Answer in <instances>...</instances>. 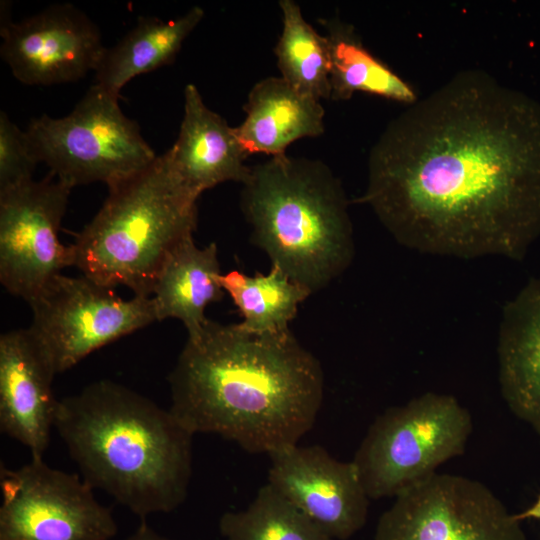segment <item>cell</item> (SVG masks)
Listing matches in <instances>:
<instances>
[{
	"label": "cell",
	"mask_w": 540,
	"mask_h": 540,
	"mask_svg": "<svg viewBox=\"0 0 540 540\" xmlns=\"http://www.w3.org/2000/svg\"><path fill=\"white\" fill-rule=\"evenodd\" d=\"M521 116L495 77L456 74L386 126L360 201L410 249L522 258L540 232V167Z\"/></svg>",
	"instance_id": "6da1fadb"
},
{
	"label": "cell",
	"mask_w": 540,
	"mask_h": 540,
	"mask_svg": "<svg viewBox=\"0 0 540 540\" xmlns=\"http://www.w3.org/2000/svg\"><path fill=\"white\" fill-rule=\"evenodd\" d=\"M173 415L251 453L298 444L324 397L319 360L288 330L251 332L207 320L188 335L168 376Z\"/></svg>",
	"instance_id": "7a4b0ae2"
},
{
	"label": "cell",
	"mask_w": 540,
	"mask_h": 540,
	"mask_svg": "<svg viewBox=\"0 0 540 540\" xmlns=\"http://www.w3.org/2000/svg\"><path fill=\"white\" fill-rule=\"evenodd\" d=\"M54 428L83 480L142 520L185 501L194 434L169 408L100 380L59 399Z\"/></svg>",
	"instance_id": "3957f363"
},
{
	"label": "cell",
	"mask_w": 540,
	"mask_h": 540,
	"mask_svg": "<svg viewBox=\"0 0 540 540\" xmlns=\"http://www.w3.org/2000/svg\"><path fill=\"white\" fill-rule=\"evenodd\" d=\"M348 206L341 181L325 163L286 154L251 166L240 196L251 242L311 293L353 260Z\"/></svg>",
	"instance_id": "277c9868"
},
{
	"label": "cell",
	"mask_w": 540,
	"mask_h": 540,
	"mask_svg": "<svg viewBox=\"0 0 540 540\" xmlns=\"http://www.w3.org/2000/svg\"><path fill=\"white\" fill-rule=\"evenodd\" d=\"M197 198L172 171L166 154L108 186V196L72 246L82 275L151 297L170 253L197 226Z\"/></svg>",
	"instance_id": "5b68a950"
},
{
	"label": "cell",
	"mask_w": 540,
	"mask_h": 540,
	"mask_svg": "<svg viewBox=\"0 0 540 540\" xmlns=\"http://www.w3.org/2000/svg\"><path fill=\"white\" fill-rule=\"evenodd\" d=\"M472 417L458 400L427 392L388 408L369 427L352 460L369 499L396 497L461 455Z\"/></svg>",
	"instance_id": "8992f818"
},
{
	"label": "cell",
	"mask_w": 540,
	"mask_h": 540,
	"mask_svg": "<svg viewBox=\"0 0 540 540\" xmlns=\"http://www.w3.org/2000/svg\"><path fill=\"white\" fill-rule=\"evenodd\" d=\"M26 134L37 160L72 188L94 182L110 186L157 157L139 125L122 112L118 96L96 84L68 115L34 118Z\"/></svg>",
	"instance_id": "52a82bcc"
},
{
	"label": "cell",
	"mask_w": 540,
	"mask_h": 540,
	"mask_svg": "<svg viewBox=\"0 0 540 540\" xmlns=\"http://www.w3.org/2000/svg\"><path fill=\"white\" fill-rule=\"evenodd\" d=\"M29 305L33 320L28 328L56 374L156 321L151 297L123 299L115 288L84 275L57 276Z\"/></svg>",
	"instance_id": "ba28073f"
},
{
	"label": "cell",
	"mask_w": 540,
	"mask_h": 540,
	"mask_svg": "<svg viewBox=\"0 0 540 540\" xmlns=\"http://www.w3.org/2000/svg\"><path fill=\"white\" fill-rule=\"evenodd\" d=\"M0 540H110L118 532L80 474L31 457L16 469L1 465Z\"/></svg>",
	"instance_id": "9c48e42d"
},
{
	"label": "cell",
	"mask_w": 540,
	"mask_h": 540,
	"mask_svg": "<svg viewBox=\"0 0 540 540\" xmlns=\"http://www.w3.org/2000/svg\"><path fill=\"white\" fill-rule=\"evenodd\" d=\"M374 540H527L515 514L483 483L435 473L380 516Z\"/></svg>",
	"instance_id": "30bf717a"
},
{
	"label": "cell",
	"mask_w": 540,
	"mask_h": 540,
	"mask_svg": "<svg viewBox=\"0 0 540 540\" xmlns=\"http://www.w3.org/2000/svg\"><path fill=\"white\" fill-rule=\"evenodd\" d=\"M71 189L49 172L0 191V281L28 304L73 266L72 246L59 239Z\"/></svg>",
	"instance_id": "8fae6325"
},
{
	"label": "cell",
	"mask_w": 540,
	"mask_h": 540,
	"mask_svg": "<svg viewBox=\"0 0 540 540\" xmlns=\"http://www.w3.org/2000/svg\"><path fill=\"white\" fill-rule=\"evenodd\" d=\"M1 56L26 85L77 81L96 71L104 54L96 24L72 4H55L1 26Z\"/></svg>",
	"instance_id": "7c38bea8"
},
{
	"label": "cell",
	"mask_w": 540,
	"mask_h": 540,
	"mask_svg": "<svg viewBox=\"0 0 540 540\" xmlns=\"http://www.w3.org/2000/svg\"><path fill=\"white\" fill-rule=\"evenodd\" d=\"M268 484L333 540H347L367 521L369 497L353 462L318 445H290L269 455Z\"/></svg>",
	"instance_id": "4fadbf2b"
},
{
	"label": "cell",
	"mask_w": 540,
	"mask_h": 540,
	"mask_svg": "<svg viewBox=\"0 0 540 540\" xmlns=\"http://www.w3.org/2000/svg\"><path fill=\"white\" fill-rule=\"evenodd\" d=\"M56 375L29 328L1 334L0 430L27 448L31 457L43 458L55 429Z\"/></svg>",
	"instance_id": "5bb4252c"
},
{
	"label": "cell",
	"mask_w": 540,
	"mask_h": 540,
	"mask_svg": "<svg viewBox=\"0 0 540 540\" xmlns=\"http://www.w3.org/2000/svg\"><path fill=\"white\" fill-rule=\"evenodd\" d=\"M165 154L180 183L197 199L227 181L243 184L251 170L235 128L206 106L193 84L185 86L179 134Z\"/></svg>",
	"instance_id": "9a60e30c"
},
{
	"label": "cell",
	"mask_w": 540,
	"mask_h": 540,
	"mask_svg": "<svg viewBox=\"0 0 540 540\" xmlns=\"http://www.w3.org/2000/svg\"><path fill=\"white\" fill-rule=\"evenodd\" d=\"M497 356L504 401L540 436V276L504 307Z\"/></svg>",
	"instance_id": "2e32d148"
},
{
	"label": "cell",
	"mask_w": 540,
	"mask_h": 540,
	"mask_svg": "<svg viewBox=\"0 0 540 540\" xmlns=\"http://www.w3.org/2000/svg\"><path fill=\"white\" fill-rule=\"evenodd\" d=\"M243 109L246 117L235 131L248 155H285L291 143L325 131L321 101L302 94L282 77L257 82Z\"/></svg>",
	"instance_id": "e0dca14e"
},
{
	"label": "cell",
	"mask_w": 540,
	"mask_h": 540,
	"mask_svg": "<svg viewBox=\"0 0 540 540\" xmlns=\"http://www.w3.org/2000/svg\"><path fill=\"white\" fill-rule=\"evenodd\" d=\"M215 243L198 247L193 236L182 241L166 259L151 295L156 321L178 319L187 335L197 333L208 318L207 306L224 297Z\"/></svg>",
	"instance_id": "ac0fdd59"
},
{
	"label": "cell",
	"mask_w": 540,
	"mask_h": 540,
	"mask_svg": "<svg viewBox=\"0 0 540 540\" xmlns=\"http://www.w3.org/2000/svg\"><path fill=\"white\" fill-rule=\"evenodd\" d=\"M203 17L204 10L193 6L175 19L140 18L114 46L105 49L95 71V84L119 96L131 79L172 63Z\"/></svg>",
	"instance_id": "d6986e66"
},
{
	"label": "cell",
	"mask_w": 540,
	"mask_h": 540,
	"mask_svg": "<svg viewBox=\"0 0 540 540\" xmlns=\"http://www.w3.org/2000/svg\"><path fill=\"white\" fill-rule=\"evenodd\" d=\"M330 53V100L345 101L354 92L412 104V87L363 45L355 29L339 18L322 19Z\"/></svg>",
	"instance_id": "ffe728a7"
},
{
	"label": "cell",
	"mask_w": 540,
	"mask_h": 540,
	"mask_svg": "<svg viewBox=\"0 0 540 540\" xmlns=\"http://www.w3.org/2000/svg\"><path fill=\"white\" fill-rule=\"evenodd\" d=\"M218 279L242 317L240 326L256 333L290 330L289 323L296 317L299 305L312 294L275 265L266 274L247 275L232 270L221 273Z\"/></svg>",
	"instance_id": "44dd1931"
},
{
	"label": "cell",
	"mask_w": 540,
	"mask_h": 540,
	"mask_svg": "<svg viewBox=\"0 0 540 540\" xmlns=\"http://www.w3.org/2000/svg\"><path fill=\"white\" fill-rule=\"evenodd\" d=\"M282 32L275 47L281 76L296 90L316 100L330 99V53L325 35L303 17L293 0L279 1Z\"/></svg>",
	"instance_id": "7402d4cb"
},
{
	"label": "cell",
	"mask_w": 540,
	"mask_h": 540,
	"mask_svg": "<svg viewBox=\"0 0 540 540\" xmlns=\"http://www.w3.org/2000/svg\"><path fill=\"white\" fill-rule=\"evenodd\" d=\"M225 540H333L268 483L240 511L219 519Z\"/></svg>",
	"instance_id": "603a6c76"
},
{
	"label": "cell",
	"mask_w": 540,
	"mask_h": 540,
	"mask_svg": "<svg viewBox=\"0 0 540 540\" xmlns=\"http://www.w3.org/2000/svg\"><path fill=\"white\" fill-rule=\"evenodd\" d=\"M39 163L26 131L0 113V191L27 182Z\"/></svg>",
	"instance_id": "cb8c5ba5"
},
{
	"label": "cell",
	"mask_w": 540,
	"mask_h": 540,
	"mask_svg": "<svg viewBox=\"0 0 540 540\" xmlns=\"http://www.w3.org/2000/svg\"><path fill=\"white\" fill-rule=\"evenodd\" d=\"M127 540H170L159 534L145 520H142L137 529L127 538Z\"/></svg>",
	"instance_id": "d4e9b609"
},
{
	"label": "cell",
	"mask_w": 540,
	"mask_h": 540,
	"mask_svg": "<svg viewBox=\"0 0 540 540\" xmlns=\"http://www.w3.org/2000/svg\"><path fill=\"white\" fill-rule=\"evenodd\" d=\"M515 516L520 521L524 519H536L540 521V494L530 507H528L521 513L515 514Z\"/></svg>",
	"instance_id": "484cf974"
}]
</instances>
